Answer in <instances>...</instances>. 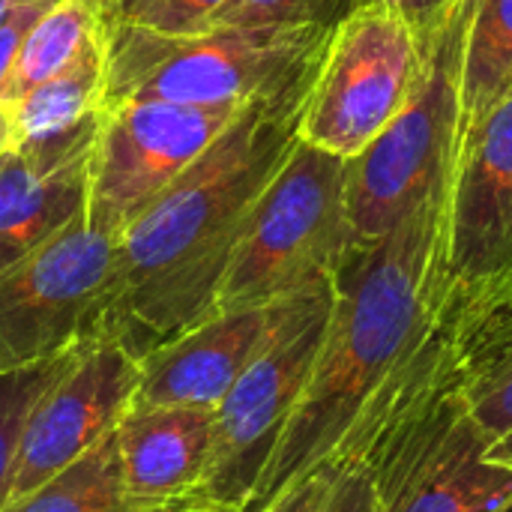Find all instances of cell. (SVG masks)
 <instances>
[{
	"label": "cell",
	"mask_w": 512,
	"mask_h": 512,
	"mask_svg": "<svg viewBox=\"0 0 512 512\" xmlns=\"http://www.w3.org/2000/svg\"><path fill=\"white\" fill-rule=\"evenodd\" d=\"M486 441L474 429L441 468L390 512H501L512 504V471L483 459Z\"/></svg>",
	"instance_id": "ac0fdd59"
},
{
	"label": "cell",
	"mask_w": 512,
	"mask_h": 512,
	"mask_svg": "<svg viewBox=\"0 0 512 512\" xmlns=\"http://www.w3.org/2000/svg\"><path fill=\"white\" fill-rule=\"evenodd\" d=\"M447 186L381 240L351 246L333 273L318 360L246 512L267 507L294 480L336 459L369 396L444 312Z\"/></svg>",
	"instance_id": "7a4b0ae2"
},
{
	"label": "cell",
	"mask_w": 512,
	"mask_h": 512,
	"mask_svg": "<svg viewBox=\"0 0 512 512\" xmlns=\"http://www.w3.org/2000/svg\"><path fill=\"white\" fill-rule=\"evenodd\" d=\"M201 507H207V504H201L198 498H189V501H180V504H168V507H159V510H144V512H198Z\"/></svg>",
	"instance_id": "f546056e"
},
{
	"label": "cell",
	"mask_w": 512,
	"mask_h": 512,
	"mask_svg": "<svg viewBox=\"0 0 512 512\" xmlns=\"http://www.w3.org/2000/svg\"><path fill=\"white\" fill-rule=\"evenodd\" d=\"M447 309L471 420L489 447L512 429V294L471 303L447 300Z\"/></svg>",
	"instance_id": "9a60e30c"
},
{
	"label": "cell",
	"mask_w": 512,
	"mask_h": 512,
	"mask_svg": "<svg viewBox=\"0 0 512 512\" xmlns=\"http://www.w3.org/2000/svg\"><path fill=\"white\" fill-rule=\"evenodd\" d=\"M471 0L429 36L420 81L387 129L345 162V207L354 246L393 231L417 204L450 183L462 129V57Z\"/></svg>",
	"instance_id": "277c9868"
},
{
	"label": "cell",
	"mask_w": 512,
	"mask_h": 512,
	"mask_svg": "<svg viewBox=\"0 0 512 512\" xmlns=\"http://www.w3.org/2000/svg\"><path fill=\"white\" fill-rule=\"evenodd\" d=\"M213 444V411L138 405L120 417L114 447L126 492L138 510L198 498Z\"/></svg>",
	"instance_id": "5bb4252c"
},
{
	"label": "cell",
	"mask_w": 512,
	"mask_h": 512,
	"mask_svg": "<svg viewBox=\"0 0 512 512\" xmlns=\"http://www.w3.org/2000/svg\"><path fill=\"white\" fill-rule=\"evenodd\" d=\"M135 390L138 354L99 327L33 402L18 438L6 507L105 441L135 402Z\"/></svg>",
	"instance_id": "30bf717a"
},
{
	"label": "cell",
	"mask_w": 512,
	"mask_h": 512,
	"mask_svg": "<svg viewBox=\"0 0 512 512\" xmlns=\"http://www.w3.org/2000/svg\"><path fill=\"white\" fill-rule=\"evenodd\" d=\"M198 512H231V510H222V507H210V504H207V507H201Z\"/></svg>",
	"instance_id": "d6a6232c"
},
{
	"label": "cell",
	"mask_w": 512,
	"mask_h": 512,
	"mask_svg": "<svg viewBox=\"0 0 512 512\" xmlns=\"http://www.w3.org/2000/svg\"><path fill=\"white\" fill-rule=\"evenodd\" d=\"M102 30L99 0H57L27 33L6 84L0 108L21 99L30 87L66 69Z\"/></svg>",
	"instance_id": "d6986e66"
},
{
	"label": "cell",
	"mask_w": 512,
	"mask_h": 512,
	"mask_svg": "<svg viewBox=\"0 0 512 512\" xmlns=\"http://www.w3.org/2000/svg\"><path fill=\"white\" fill-rule=\"evenodd\" d=\"M351 246L345 159L294 141L240 231L213 312L267 306L333 279Z\"/></svg>",
	"instance_id": "8992f818"
},
{
	"label": "cell",
	"mask_w": 512,
	"mask_h": 512,
	"mask_svg": "<svg viewBox=\"0 0 512 512\" xmlns=\"http://www.w3.org/2000/svg\"><path fill=\"white\" fill-rule=\"evenodd\" d=\"M333 309V279L306 285L270 306L255 357L213 411V444L198 501L246 512L318 360Z\"/></svg>",
	"instance_id": "5b68a950"
},
{
	"label": "cell",
	"mask_w": 512,
	"mask_h": 512,
	"mask_svg": "<svg viewBox=\"0 0 512 512\" xmlns=\"http://www.w3.org/2000/svg\"><path fill=\"white\" fill-rule=\"evenodd\" d=\"M512 93V0H471L462 57V129H474Z\"/></svg>",
	"instance_id": "e0dca14e"
},
{
	"label": "cell",
	"mask_w": 512,
	"mask_h": 512,
	"mask_svg": "<svg viewBox=\"0 0 512 512\" xmlns=\"http://www.w3.org/2000/svg\"><path fill=\"white\" fill-rule=\"evenodd\" d=\"M12 3H57V0H12Z\"/></svg>",
	"instance_id": "836d02e7"
},
{
	"label": "cell",
	"mask_w": 512,
	"mask_h": 512,
	"mask_svg": "<svg viewBox=\"0 0 512 512\" xmlns=\"http://www.w3.org/2000/svg\"><path fill=\"white\" fill-rule=\"evenodd\" d=\"M321 512H378V498L369 474L357 465H342Z\"/></svg>",
	"instance_id": "4316f807"
},
{
	"label": "cell",
	"mask_w": 512,
	"mask_h": 512,
	"mask_svg": "<svg viewBox=\"0 0 512 512\" xmlns=\"http://www.w3.org/2000/svg\"><path fill=\"white\" fill-rule=\"evenodd\" d=\"M330 30L315 24H228L189 33L102 27V108L144 99L252 105L288 96L312 81Z\"/></svg>",
	"instance_id": "3957f363"
},
{
	"label": "cell",
	"mask_w": 512,
	"mask_h": 512,
	"mask_svg": "<svg viewBox=\"0 0 512 512\" xmlns=\"http://www.w3.org/2000/svg\"><path fill=\"white\" fill-rule=\"evenodd\" d=\"M429 39L399 15L351 9L333 30L309 81L297 141L339 159L363 153L414 93Z\"/></svg>",
	"instance_id": "52a82bcc"
},
{
	"label": "cell",
	"mask_w": 512,
	"mask_h": 512,
	"mask_svg": "<svg viewBox=\"0 0 512 512\" xmlns=\"http://www.w3.org/2000/svg\"><path fill=\"white\" fill-rule=\"evenodd\" d=\"M501 512H512V504H507V507H504V510Z\"/></svg>",
	"instance_id": "e575fe53"
},
{
	"label": "cell",
	"mask_w": 512,
	"mask_h": 512,
	"mask_svg": "<svg viewBox=\"0 0 512 512\" xmlns=\"http://www.w3.org/2000/svg\"><path fill=\"white\" fill-rule=\"evenodd\" d=\"M512 276V93L459 141L444 213L450 303L486 297Z\"/></svg>",
	"instance_id": "8fae6325"
},
{
	"label": "cell",
	"mask_w": 512,
	"mask_h": 512,
	"mask_svg": "<svg viewBox=\"0 0 512 512\" xmlns=\"http://www.w3.org/2000/svg\"><path fill=\"white\" fill-rule=\"evenodd\" d=\"M270 306L219 309L138 354V405L216 411L270 324Z\"/></svg>",
	"instance_id": "4fadbf2b"
},
{
	"label": "cell",
	"mask_w": 512,
	"mask_h": 512,
	"mask_svg": "<svg viewBox=\"0 0 512 512\" xmlns=\"http://www.w3.org/2000/svg\"><path fill=\"white\" fill-rule=\"evenodd\" d=\"M159 510V507H156ZM0 512H144L126 492L114 432L75 459L69 468L57 471L30 495L12 501Z\"/></svg>",
	"instance_id": "ffe728a7"
},
{
	"label": "cell",
	"mask_w": 512,
	"mask_h": 512,
	"mask_svg": "<svg viewBox=\"0 0 512 512\" xmlns=\"http://www.w3.org/2000/svg\"><path fill=\"white\" fill-rule=\"evenodd\" d=\"M339 471H342V462H327V465L309 471L306 477H300L288 489H282L267 507H261L258 512H321L327 498H330V489H333Z\"/></svg>",
	"instance_id": "cb8c5ba5"
},
{
	"label": "cell",
	"mask_w": 512,
	"mask_h": 512,
	"mask_svg": "<svg viewBox=\"0 0 512 512\" xmlns=\"http://www.w3.org/2000/svg\"><path fill=\"white\" fill-rule=\"evenodd\" d=\"M105 99V45L102 30L87 48L57 75L30 87L21 99L6 105L15 141L48 138L66 132L102 111Z\"/></svg>",
	"instance_id": "2e32d148"
},
{
	"label": "cell",
	"mask_w": 512,
	"mask_h": 512,
	"mask_svg": "<svg viewBox=\"0 0 512 512\" xmlns=\"http://www.w3.org/2000/svg\"><path fill=\"white\" fill-rule=\"evenodd\" d=\"M114 237L81 213L45 246L0 273V375L57 360L102 327Z\"/></svg>",
	"instance_id": "ba28073f"
},
{
	"label": "cell",
	"mask_w": 512,
	"mask_h": 512,
	"mask_svg": "<svg viewBox=\"0 0 512 512\" xmlns=\"http://www.w3.org/2000/svg\"><path fill=\"white\" fill-rule=\"evenodd\" d=\"M306 90L252 102L117 234L102 327L135 354L216 309L240 231L297 141Z\"/></svg>",
	"instance_id": "6da1fadb"
},
{
	"label": "cell",
	"mask_w": 512,
	"mask_h": 512,
	"mask_svg": "<svg viewBox=\"0 0 512 512\" xmlns=\"http://www.w3.org/2000/svg\"><path fill=\"white\" fill-rule=\"evenodd\" d=\"M507 294H512V276L504 282V285H498L495 291H489L486 297H507ZM477 300H483V297H477ZM468 303H471V300H468Z\"/></svg>",
	"instance_id": "4dcf8cb0"
},
{
	"label": "cell",
	"mask_w": 512,
	"mask_h": 512,
	"mask_svg": "<svg viewBox=\"0 0 512 512\" xmlns=\"http://www.w3.org/2000/svg\"><path fill=\"white\" fill-rule=\"evenodd\" d=\"M51 3H12L9 15L0 21V102L6 93V84L12 78L15 60L21 54V45L27 39V33L33 30V24L45 15Z\"/></svg>",
	"instance_id": "d4e9b609"
},
{
	"label": "cell",
	"mask_w": 512,
	"mask_h": 512,
	"mask_svg": "<svg viewBox=\"0 0 512 512\" xmlns=\"http://www.w3.org/2000/svg\"><path fill=\"white\" fill-rule=\"evenodd\" d=\"M459 0H354V9L357 6H375V9H387L399 18H405L417 33L420 39H429L441 21L456 9Z\"/></svg>",
	"instance_id": "484cf974"
},
{
	"label": "cell",
	"mask_w": 512,
	"mask_h": 512,
	"mask_svg": "<svg viewBox=\"0 0 512 512\" xmlns=\"http://www.w3.org/2000/svg\"><path fill=\"white\" fill-rule=\"evenodd\" d=\"M9 9H12V0H0V21L9 15Z\"/></svg>",
	"instance_id": "1f68e13d"
},
{
	"label": "cell",
	"mask_w": 512,
	"mask_h": 512,
	"mask_svg": "<svg viewBox=\"0 0 512 512\" xmlns=\"http://www.w3.org/2000/svg\"><path fill=\"white\" fill-rule=\"evenodd\" d=\"M354 0H225L204 27H258V24H315L336 27Z\"/></svg>",
	"instance_id": "7402d4cb"
},
{
	"label": "cell",
	"mask_w": 512,
	"mask_h": 512,
	"mask_svg": "<svg viewBox=\"0 0 512 512\" xmlns=\"http://www.w3.org/2000/svg\"><path fill=\"white\" fill-rule=\"evenodd\" d=\"M483 459L492 462V465H501V468H510L512 471V429L507 435H501L498 441H492V444L483 450Z\"/></svg>",
	"instance_id": "83f0119b"
},
{
	"label": "cell",
	"mask_w": 512,
	"mask_h": 512,
	"mask_svg": "<svg viewBox=\"0 0 512 512\" xmlns=\"http://www.w3.org/2000/svg\"><path fill=\"white\" fill-rule=\"evenodd\" d=\"M99 114L48 138L12 141L0 153V273L87 210V168Z\"/></svg>",
	"instance_id": "7c38bea8"
},
{
	"label": "cell",
	"mask_w": 512,
	"mask_h": 512,
	"mask_svg": "<svg viewBox=\"0 0 512 512\" xmlns=\"http://www.w3.org/2000/svg\"><path fill=\"white\" fill-rule=\"evenodd\" d=\"M15 141V135H12V123H9V114H6V108H0V153L9 147Z\"/></svg>",
	"instance_id": "f1b7e54d"
},
{
	"label": "cell",
	"mask_w": 512,
	"mask_h": 512,
	"mask_svg": "<svg viewBox=\"0 0 512 512\" xmlns=\"http://www.w3.org/2000/svg\"><path fill=\"white\" fill-rule=\"evenodd\" d=\"M72 354H75V348L69 354L57 357V360H48V363L30 366V369H18V372L0 375V510L6 507L12 465H15V453H18V438H21L24 420H27L33 402L60 375V369L69 363Z\"/></svg>",
	"instance_id": "44dd1931"
},
{
	"label": "cell",
	"mask_w": 512,
	"mask_h": 512,
	"mask_svg": "<svg viewBox=\"0 0 512 512\" xmlns=\"http://www.w3.org/2000/svg\"><path fill=\"white\" fill-rule=\"evenodd\" d=\"M225 0H99L102 27L189 33L204 27Z\"/></svg>",
	"instance_id": "603a6c76"
},
{
	"label": "cell",
	"mask_w": 512,
	"mask_h": 512,
	"mask_svg": "<svg viewBox=\"0 0 512 512\" xmlns=\"http://www.w3.org/2000/svg\"><path fill=\"white\" fill-rule=\"evenodd\" d=\"M246 108L156 99L105 105L90 147L87 222L117 240Z\"/></svg>",
	"instance_id": "9c48e42d"
}]
</instances>
